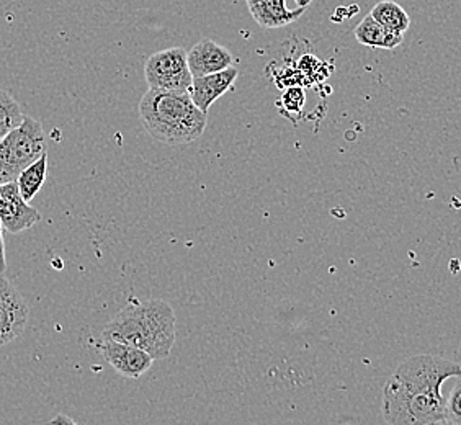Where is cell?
Listing matches in <instances>:
<instances>
[{
  "label": "cell",
  "mask_w": 461,
  "mask_h": 425,
  "mask_svg": "<svg viewBox=\"0 0 461 425\" xmlns=\"http://www.w3.org/2000/svg\"><path fill=\"white\" fill-rule=\"evenodd\" d=\"M100 352L116 372L126 378H140L151 370L154 358L142 348L112 339H104Z\"/></svg>",
  "instance_id": "cell-8"
},
{
  "label": "cell",
  "mask_w": 461,
  "mask_h": 425,
  "mask_svg": "<svg viewBox=\"0 0 461 425\" xmlns=\"http://www.w3.org/2000/svg\"><path fill=\"white\" fill-rule=\"evenodd\" d=\"M355 40L360 45L370 48H382V50H394L404 41V35L394 33L386 27H383L380 22H376L372 15L366 17L357 25L354 32Z\"/></svg>",
  "instance_id": "cell-12"
},
{
  "label": "cell",
  "mask_w": 461,
  "mask_h": 425,
  "mask_svg": "<svg viewBox=\"0 0 461 425\" xmlns=\"http://www.w3.org/2000/svg\"><path fill=\"white\" fill-rule=\"evenodd\" d=\"M311 2H312V0H296L298 7H304V9H308V7H310Z\"/></svg>",
  "instance_id": "cell-20"
},
{
  "label": "cell",
  "mask_w": 461,
  "mask_h": 425,
  "mask_svg": "<svg viewBox=\"0 0 461 425\" xmlns=\"http://www.w3.org/2000/svg\"><path fill=\"white\" fill-rule=\"evenodd\" d=\"M40 220L41 216L38 210L30 206L20 194L17 180L9 184H0V222L4 230L17 234L33 228Z\"/></svg>",
  "instance_id": "cell-7"
},
{
  "label": "cell",
  "mask_w": 461,
  "mask_h": 425,
  "mask_svg": "<svg viewBox=\"0 0 461 425\" xmlns=\"http://www.w3.org/2000/svg\"><path fill=\"white\" fill-rule=\"evenodd\" d=\"M445 419L448 425H461V380L453 386L447 398Z\"/></svg>",
  "instance_id": "cell-16"
},
{
  "label": "cell",
  "mask_w": 461,
  "mask_h": 425,
  "mask_svg": "<svg viewBox=\"0 0 461 425\" xmlns=\"http://www.w3.org/2000/svg\"><path fill=\"white\" fill-rule=\"evenodd\" d=\"M144 77L149 89L188 92L194 76L188 68L185 50L169 48L151 54L144 66Z\"/></svg>",
  "instance_id": "cell-5"
},
{
  "label": "cell",
  "mask_w": 461,
  "mask_h": 425,
  "mask_svg": "<svg viewBox=\"0 0 461 425\" xmlns=\"http://www.w3.org/2000/svg\"><path fill=\"white\" fill-rule=\"evenodd\" d=\"M46 152L45 131L35 118L25 116L4 140H0V184L15 182L22 170Z\"/></svg>",
  "instance_id": "cell-4"
},
{
  "label": "cell",
  "mask_w": 461,
  "mask_h": 425,
  "mask_svg": "<svg viewBox=\"0 0 461 425\" xmlns=\"http://www.w3.org/2000/svg\"><path fill=\"white\" fill-rule=\"evenodd\" d=\"M22 108L17 100L9 95L7 92L0 90V140H4L7 134L17 128L23 122Z\"/></svg>",
  "instance_id": "cell-15"
},
{
  "label": "cell",
  "mask_w": 461,
  "mask_h": 425,
  "mask_svg": "<svg viewBox=\"0 0 461 425\" xmlns=\"http://www.w3.org/2000/svg\"><path fill=\"white\" fill-rule=\"evenodd\" d=\"M282 104H284L285 110L300 112L304 105V92L302 89H294V87L286 90L282 97Z\"/></svg>",
  "instance_id": "cell-17"
},
{
  "label": "cell",
  "mask_w": 461,
  "mask_h": 425,
  "mask_svg": "<svg viewBox=\"0 0 461 425\" xmlns=\"http://www.w3.org/2000/svg\"><path fill=\"white\" fill-rule=\"evenodd\" d=\"M51 422H54V424H56V422H68V424H72L74 420H72V419H69V417L59 416L56 417V419H53Z\"/></svg>",
  "instance_id": "cell-19"
},
{
  "label": "cell",
  "mask_w": 461,
  "mask_h": 425,
  "mask_svg": "<svg viewBox=\"0 0 461 425\" xmlns=\"http://www.w3.org/2000/svg\"><path fill=\"white\" fill-rule=\"evenodd\" d=\"M461 376V365L444 357L416 355L401 364L383 390L382 412L386 424H447L444 384Z\"/></svg>",
  "instance_id": "cell-1"
},
{
  "label": "cell",
  "mask_w": 461,
  "mask_h": 425,
  "mask_svg": "<svg viewBox=\"0 0 461 425\" xmlns=\"http://www.w3.org/2000/svg\"><path fill=\"white\" fill-rule=\"evenodd\" d=\"M188 68L194 77H203L208 74L224 71L232 66V54L224 46L214 43L213 40H202L190 51H186Z\"/></svg>",
  "instance_id": "cell-9"
},
{
  "label": "cell",
  "mask_w": 461,
  "mask_h": 425,
  "mask_svg": "<svg viewBox=\"0 0 461 425\" xmlns=\"http://www.w3.org/2000/svg\"><path fill=\"white\" fill-rule=\"evenodd\" d=\"M238 76H240L238 69L230 66L224 71L208 74L203 77H194L192 87L188 92L192 95V100L195 102V105L204 113H208L210 106L213 105L218 98H221L228 90L232 89Z\"/></svg>",
  "instance_id": "cell-10"
},
{
  "label": "cell",
  "mask_w": 461,
  "mask_h": 425,
  "mask_svg": "<svg viewBox=\"0 0 461 425\" xmlns=\"http://www.w3.org/2000/svg\"><path fill=\"white\" fill-rule=\"evenodd\" d=\"M138 110L148 134L167 146L196 141L208 123L206 113L195 105L190 92L149 89Z\"/></svg>",
  "instance_id": "cell-3"
},
{
  "label": "cell",
  "mask_w": 461,
  "mask_h": 425,
  "mask_svg": "<svg viewBox=\"0 0 461 425\" xmlns=\"http://www.w3.org/2000/svg\"><path fill=\"white\" fill-rule=\"evenodd\" d=\"M7 260H5V244H4V226L0 222V272H5Z\"/></svg>",
  "instance_id": "cell-18"
},
{
  "label": "cell",
  "mask_w": 461,
  "mask_h": 425,
  "mask_svg": "<svg viewBox=\"0 0 461 425\" xmlns=\"http://www.w3.org/2000/svg\"><path fill=\"white\" fill-rule=\"evenodd\" d=\"M28 304L4 272H0V347L23 334L27 328Z\"/></svg>",
  "instance_id": "cell-6"
},
{
  "label": "cell",
  "mask_w": 461,
  "mask_h": 425,
  "mask_svg": "<svg viewBox=\"0 0 461 425\" xmlns=\"http://www.w3.org/2000/svg\"><path fill=\"white\" fill-rule=\"evenodd\" d=\"M46 174H48V154H43L40 159L30 164L22 174L18 176L17 185L20 194L27 200L28 203L38 195L41 186L45 184Z\"/></svg>",
  "instance_id": "cell-14"
},
{
  "label": "cell",
  "mask_w": 461,
  "mask_h": 425,
  "mask_svg": "<svg viewBox=\"0 0 461 425\" xmlns=\"http://www.w3.org/2000/svg\"><path fill=\"white\" fill-rule=\"evenodd\" d=\"M176 330L177 318L169 303L146 300L123 306L104 329V339L131 344L154 360H164L176 344Z\"/></svg>",
  "instance_id": "cell-2"
},
{
  "label": "cell",
  "mask_w": 461,
  "mask_h": 425,
  "mask_svg": "<svg viewBox=\"0 0 461 425\" xmlns=\"http://www.w3.org/2000/svg\"><path fill=\"white\" fill-rule=\"evenodd\" d=\"M370 15L376 22H380L383 27L388 28L394 33H400V35H404L411 27V17H409L408 12L393 0H382V2L375 4Z\"/></svg>",
  "instance_id": "cell-13"
},
{
  "label": "cell",
  "mask_w": 461,
  "mask_h": 425,
  "mask_svg": "<svg viewBox=\"0 0 461 425\" xmlns=\"http://www.w3.org/2000/svg\"><path fill=\"white\" fill-rule=\"evenodd\" d=\"M252 18L262 28H282L296 22L304 14V7L290 10L285 0H246Z\"/></svg>",
  "instance_id": "cell-11"
}]
</instances>
